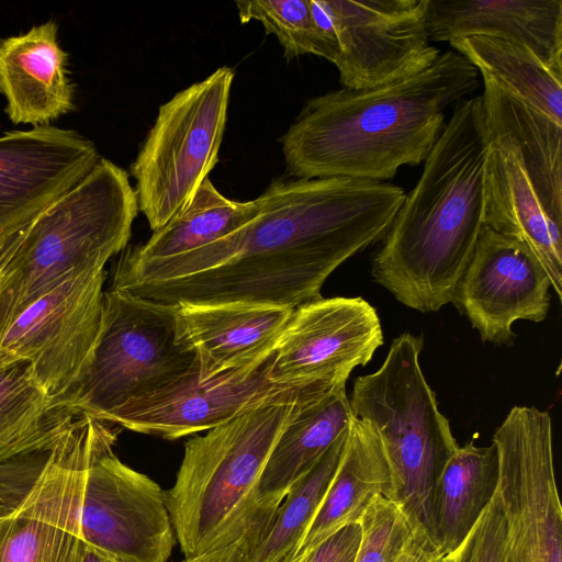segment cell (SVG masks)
<instances>
[{"mask_svg": "<svg viewBox=\"0 0 562 562\" xmlns=\"http://www.w3.org/2000/svg\"><path fill=\"white\" fill-rule=\"evenodd\" d=\"M105 274L69 277L19 313L0 334V370L27 362L45 394L66 406L93 357Z\"/></svg>", "mask_w": 562, "mask_h": 562, "instance_id": "10", "label": "cell"}, {"mask_svg": "<svg viewBox=\"0 0 562 562\" xmlns=\"http://www.w3.org/2000/svg\"><path fill=\"white\" fill-rule=\"evenodd\" d=\"M488 149L482 97L459 100L372 259L373 280L405 306L452 303L486 226Z\"/></svg>", "mask_w": 562, "mask_h": 562, "instance_id": "3", "label": "cell"}, {"mask_svg": "<svg viewBox=\"0 0 562 562\" xmlns=\"http://www.w3.org/2000/svg\"><path fill=\"white\" fill-rule=\"evenodd\" d=\"M93 418L80 506L81 537L123 562H167L176 536L160 486L113 452L119 430Z\"/></svg>", "mask_w": 562, "mask_h": 562, "instance_id": "11", "label": "cell"}, {"mask_svg": "<svg viewBox=\"0 0 562 562\" xmlns=\"http://www.w3.org/2000/svg\"><path fill=\"white\" fill-rule=\"evenodd\" d=\"M360 539V525H348L299 557L296 562H353Z\"/></svg>", "mask_w": 562, "mask_h": 562, "instance_id": "33", "label": "cell"}, {"mask_svg": "<svg viewBox=\"0 0 562 562\" xmlns=\"http://www.w3.org/2000/svg\"><path fill=\"white\" fill-rule=\"evenodd\" d=\"M348 431L292 485L278 507L266 535L249 553L247 562H280L286 557H296L299 547L337 472Z\"/></svg>", "mask_w": 562, "mask_h": 562, "instance_id": "28", "label": "cell"}, {"mask_svg": "<svg viewBox=\"0 0 562 562\" xmlns=\"http://www.w3.org/2000/svg\"><path fill=\"white\" fill-rule=\"evenodd\" d=\"M38 385L31 366L0 370V464L48 452L79 416Z\"/></svg>", "mask_w": 562, "mask_h": 562, "instance_id": "25", "label": "cell"}, {"mask_svg": "<svg viewBox=\"0 0 562 562\" xmlns=\"http://www.w3.org/2000/svg\"><path fill=\"white\" fill-rule=\"evenodd\" d=\"M425 24L429 41L499 37L562 70V0H427Z\"/></svg>", "mask_w": 562, "mask_h": 562, "instance_id": "21", "label": "cell"}, {"mask_svg": "<svg viewBox=\"0 0 562 562\" xmlns=\"http://www.w3.org/2000/svg\"><path fill=\"white\" fill-rule=\"evenodd\" d=\"M552 435L549 413L532 406H514L493 435L509 562H562Z\"/></svg>", "mask_w": 562, "mask_h": 562, "instance_id": "12", "label": "cell"}, {"mask_svg": "<svg viewBox=\"0 0 562 562\" xmlns=\"http://www.w3.org/2000/svg\"><path fill=\"white\" fill-rule=\"evenodd\" d=\"M397 562H443V557L425 533L414 530Z\"/></svg>", "mask_w": 562, "mask_h": 562, "instance_id": "35", "label": "cell"}, {"mask_svg": "<svg viewBox=\"0 0 562 562\" xmlns=\"http://www.w3.org/2000/svg\"><path fill=\"white\" fill-rule=\"evenodd\" d=\"M93 417L80 414L49 451L32 491L0 518V562H82L80 506Z\"/></svg>", "mask_w": 562, "mask_h": 562, "instance_id": "13", "label": "cell"}, {"mask_svg": "<svg viewBox=\"0 0 562 562\" xmlns=\"http://www.w3.org/2000/svg\"><path fill=\"white\" fill-rule=\"evenodd\" d=\"M391 493L392 473L382 441L369 423L353 417L337 472L296 558L341 528L359 524L376 496L390 499Z\"/></svg>", "mask_w": 562, "mask_h": 562, "instance_id": "23", "label": "cell"}, {"mask_svg": "<svg viewBox=\"0 0 562 562\" xmlns=\"http://www.w3.org/2000/svg\"><path fill=\"white\" fill-rule=\"evenodd\" d=\"M352 419L346 384L300 404L266 462L258 484L260 506L278 509L292 485L348 431Z\"/></svg>", "mask_w": 562, "mask_h": 562, "instance_id": "22", "label": "cell"}, {"mask_svg": "<svg viewBox=\"0 0 562 562\" xmlns=\"http://www.w3.org/2000/svg\"><path fill=\"white\" fill-rule=\"evenodd\" d=\"M445 562V561H443Z\"/></svg>", "mask_w": 562, "mask_h": 562, "instance_id": "38", "label": "cell"}, {"mask_svg": "<svg viewBox=\"0 0 562 562\" xmlns=\"http://www.w3.org/2000/svg\"><path fill=\"white\" fill-rule=\"evenodd\" d=\"M382 344L380 317L368 301L321 296L294 308L277 345L270 379L333 389L346 384Z\"/></svg>", "mask_w": 562, "mask_h": 562, "instance_id": "15", "label": "cell"}, {"mask_svg": "<svg viewBox=\"0 0 562 562\" xmlns=\"http://www.w3.org/2000/svg\"><path fill=\"white\" fill-rule=\"evenodd\" d=\"M49 451L0 464V518L16 509L32 491Z\"/></svg>", "mask_w": 562, "mask_h": 562, "instance_id": "32", "label": "cell"}, {"mask_svg": "<svg viewBox=\"0 0 562 562\" xmlns=\"http://www.w3.org/2000/svg\"><path fill=\"white\" fill-rule=\"evenodd\" d=\"M427 0H311L321 56L342 88L390 83L428 68L440 52L430 44Z\"/></svg>", "mask_w": 562, "mask_h": 562, "instance_id": "9", "label": "cell"}, {"mask_svg": "<svg viewBox=\"0 0 562 562\" xmlns=\"http://www.w3.org/2000/svg\"><path fill=\"white\" fill-rule=\"evenodd\" d=\"M550 288L547 271L526 245L485 226L452 303L483 341L512 346L516 321L546 319Z\"/></svg>", "mask_w": 562, "mask_h": 562, "instance_id": "16", "label": "cell"}, {"mask_svg": "<svg viewBox=\"0 0 562 562\" xmlns=\"http://www.w3.org/2000/svg\"><path fill=\"white\" fill-rule=\"evenodd\" d=\"M100 158L90 139L50 124L0 136V240L77 186Z\"/></svg>", "mask_w": 562, "mask_h": 562, "instance_id": "17", "label": "cell"}, {"mask_svg": "<svg viewBox=\"0 0 562 562\" xmlns=\"http://www.w3.org/2000/svg\"><path fill=\"white\" fill-rule=\"evenodd\" d=\"M261 207L260 195L235 201L205 179L190 203L143 245L124 249L121 261L142 263L173 258L216 241L251 221Z\"/></svg>", "mask_w": 562, "mask_h": 562, "instance_id": "27", "label": "cell"}, {"mask_svg": "<svg viewBox=\"0 0 562 562\" xmlns=\"http://www.w3.org/2000/svg\"><path fill=\"white\" fill-rule=\"evenodd\" d=\"M405 195L395 184L345 177L277 180L234 233L173 258L119 260L111 288L171 305L294 310L321 297L340 265L382 239Z\"/></svg>", "mask_w": 562, "mask_h": 562, "instance_id": "1", "label": "cell"}, {"mask_svg": "<svg viewBox=\"0 0 562 562\" xmlns=\"http://www.w3.org/2000/svg\"><path fill=\"white\" fill-rule=\"evenodd\" d=\"M138 212L124 169L100 158L72 189L4 238L0 334L36 299L124 250Z\"/></svg>", "mask_w": 562, "mask_h": 562, "instance_id": "5", "label": "cell"}, {"mask_svg": "<svg viewBox=\"0 0 562 562\" xmlns=\"http://www.w3.org/2000/svg\"><path fill=\"white\" fill-rule=\"evenodd\" d=\"M274 351L254 364L203 380L196 363L168 387L130 404L106 423L172 440L210 430L263 404L331 390L273 382Z\"/></svg>", "mask_w": 562, "mask_h": 562, "instance_id": "14", "label": "cell"}, {"mask_svg": "<svg viewBox=\"0 0 562 562\" xmlns=\"http://www.w3.org/2000/svg\"><path fill=\"white\" fill-rule=\"evenodd\" d=\"M293 311L245 303L176 305L177 342L194 353L199 379L212 378L270 356Z\"/></svg>", "mask_w": 562, "mask_h": 562, "instance_id": "19", "label": "cell"}, {"mask_svg": "<svg viewBox=\"0 0 562 562\" xmlns=\"http://www.w3.org/2000/svg\"><path fill=\"white\" fill-rule=\"evenodd\" d=\"M241 23L259 21L267 34H274L290 59L317 55L318 33L311 0H248L236 2Z\"/></svg>", "mask_w": 562, "mask_h": 562, "instance_id": "29", "label": "cell"}, {"mask_svg": "<svg viewBox=\"0 0 562 562\" xmlns=\"http://www.w3.org/2000/svg\"><path fill=\"white\" fill-rule=\"evenodd\" d=\"M273 518L262 521L228 546L205 552L180 562H247L248 555L266 535Z\"/></svg>", "mask_w": 562, "mask_h": 562, "instance_id": "34", "label": "cell"}, {"mask_svg": "<svg viewBox=\"0 0 562 562\" xmlns=\"http://www.w3.org/2000/svg\"><path fill=\"white\" fill-rule=\"evenodd\" d=\"M82 562H123V561L86 543Z\"/></svg>", "mask_w": 562, "mask_h": 562, "instance_id": "36", "label": "cell"}, {"mask_svg": "<svg viewBox=\"0 0 562 562\" xmlns=\"http://www.w3.org/2000/svg\"><path fill=\"white\" fill-rule=\"evenodd\" d=\"M485 168V223L526 245L547 271L562 300V209L522 167L513 147L490 130Z\"/></svg>", "mask_w": 562, "mask_h": 562, "instance_id": "18", "label": "cell"}, {"mask_svg": "<svg viewBox=\"0 0 562 562\" xmlns=\"http://www.w3.org/2000/svg\"><path fill=\"white\" fill-rule=\"evenodd\" d=\"M68 59L55 20L0 41V93L13 124L48 125L75 109Z\"/></svg>", "mask_w": 562, "mask_h": 562, "instance_id": "20", "label": "cell"}, {"mask_svg": "<svg viewBox=\"0 0 562 562\" xmlns=\"http://www.w3.org/2000/svg\"><path fill=\"white\" fill-rule=\"evenodd\" d=\"M322 394L260 405L186 442L176 482L164 492L184 558L228 546L274 517L277 509L260 506V476L294 411Z\"/></svg>", "mask_w": 562, "mask_h": 562, "instance_id": "4", "label": "cell"}, {"mask_svg": "<svg viewBox=\"0 0 562 562\" xmlns=\"http://www.w3.org/2000/svg\"><path fill=\"white\" fill-rule=\"evenodd\" d=\"M195 367L194 353L177 342L176 305L110 288L92 360L66 406L106 423Z\"/></svg>", "mask_w": 562, "mask_h": 562, "instance_id": "7", "label": "cell"}, {"mask_svg": "<svg viewBox=\"0 0 562 562\" xmlns=\"http://www.w3.org/2000/svg\"><path fill=\"white\" fill-rule=\"evenodd\" d=\"M506 519L497 490L481 516L445 562H509Z\"/></svg>", "mask_w": 562, "mask_h": 562, "instance_id": "31", "label": "cell"}, {"mask_svg": "<svg viewBox=\"0 0 562 562\" xmlns=\"http://www.w3.org/2000/svg\"><path fill=\"white\" fill-rule=\"evenodd\" d=\"M423 346L411 333L396 337L381 367L355 380L349 402L353 417L369 423L382 441L392 473L390 499L434 543L435 491L459 445L422 370Z\"/></svg>", "mask_w": 562, "mask_h": 562, "instance_id": "6", "label": "cell"}, {"mask_svg": "<svg viewBox=\"0 0 562 562\" xmlns=\"http://www.w3.org/2000/svg\"><path fill=\"white\" fill-rule=\"evenodd\" d=\"M497 483L498 456L493 442L458 446L440 474L434 498V546L442 557L454 551L470 532Z\"/></svg>", "mask_w": 562, "mask_h": 562, "instance_id": "24", "label": "cell"}, {"mask_svg": "<svg viewBox=\"0 0 562 562\" xmlns=\"http://www.w3.org/2000/svg\"><path fill=\"white\" fill-rule=\"evenodd\" d=\"M502 89L562 125V70L551 68L529 47L494 36H468L449 42Z\"/></svg>", "mask_w": 562, "mask_h": 562, "instance_id": "26", "label": "cell"}, {"mask_svg": "<svg viewBox=\"0 0 562 562\" xmlns=\"http://www.w3.org/2000/svg\"><path fill=\"white\" fill-rule=\"evenodd\" d=\"M359 525L361 539L353 562H397L414 531L400 507L383 495L371 502Z\"/></svg>", "mask_w": 562, "mask_h": 562, "instance_id": "30", "label": "cell"}, {"mask_svg": "<svg viewBox=\"0 0 562 562\" xmlns=\"http://www.w3.org/2000/svg\"><path fill=\"white\" fill-rule=\"evenodd\" d=\"M234 70L217 68L160 105L131 173L138 210L156 232L184 210L215 167Z\"/></svg>", "mask_w": 562, "mask_h": 562, "instance_id": "8", "label": "cell"}, {"mask_svg": "<svg viewBox=\"0 0 562 562\" xmlns=\"http://www.w3.org/2000/svg\"><path fill=\"white\" fill-rule=\"evenodd\" d=\"M297 558L295 555H290L281 560L280 562H296Z\"/></svg>", "mask_w": 562, "mask_h": 562, "instance_id": "37", "label": "cell"}, {"mask_svg": "<svg viewBox=\"0 0 562 562\" xmlns=\"http://www.w3.org/2000/svg\"><path fill=\"white\" fill-rule=\"evenodd\" d=\"M479 83L476 68L451 49L407 78L314 97L281 138L286 169L295 179L385 182L425 161L446 125L445 110Z\"/></svg>", "mask_w": 562, "mask_h": 562, "instance_id": "2", "label": "cell"}]
</instances>
